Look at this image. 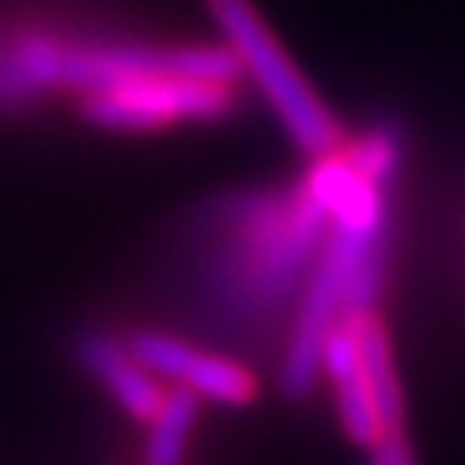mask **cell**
Returning a JSON list of instances; mask_svg holds the SVG:
<instances>
[{"mask_svg":"<svg viewBox=\"0 0 465 465\" xmlns=\"http://www.w3.org/2000/svg\"><path fill=\"white\" fill-rule=\"evenodd\" d=\"M321 366L328 369V376L334 382L338 414H341V424H345L349 438L372 449L386 431H382L380 414H376L372 397H369L362 362H359V349H355V334H351V324L345 317H338V324L324 338Z\"/></svg>","mask_w":465,"mask_h":465,"instance_id":"52a82bcc","label":"cell"},{"mask_svg":"<svg viewBox=\"0 0 465 465\" xmlns=\"http://www.w3.org/2000/svg\"><path fill=\"white\" fill-rule=\"evenodd\" d=\"M345 159L366 176L369 183L390 190L403 163V132L397 121H376L372 128L345 145Z\"/></svg>","mask_w":465,"mask_h":465,"instance_id":"9c48e42d","label":"cell"},{"mask_svg":"<svg viewBox=\"0 0 465 465\" xmlns=\"http://www.w3.org/2000/svg\"><path fill=\"white\" fill-rule=\"evenodd\" d=\"M351 324L355 334V349H359V362H362V376H366L369 397L380 414L382 431H403V393H400V380L393 372V355H390V341L382 331L376 314H341Z\"/></svg>","mask_w":465,"mask_h":465,"instance_id":"ba28073f","label":"cell"},{"mask_svg":"<svg viewBox=\"0 0 465 465\" xmlns=\"http://www.w3.org/2000/svg\"><path fill=\"white\" fill-rule=\"evenodd\" d=\"M203 232L211 234L197 266L203 311L245 331L280 314L297 282L314 272L331 217L297 183L214 200L203 211Z\"/></svg>","mask_w":465,"mask_h":465,"instance_id":"6da1fadb","label":"cell"},{"mask_svg":"<svg viewBox=\"0 0 465 465\" xmlns=\"http://www.w3.org/2000/svg\"><path fill=\"white\" fill-rule=\"evenodd\" d=\"M76 351H80L84 366L111 390V397L128 414L138 417V420H152V417L159 414L166 393L159 390V382L152 380L149 369L128 351V345L114 341L111 334L84 331L76 338Z\"/></svg>","mask_w":465,"mask_h":465,"instance_id":"8992f818","label":"cell"},{"mask_svg":"<svg viewBox=\"0 0 465 465\" xmlns=\"http://www.w3.org/2000/svg\"><path fill=\"white\" fill-rule=\"evenodd\" d=\"M197 414V397L190 390H173L166 393L159 414L152 417V434H149V459L145 465H180L183 459V441L190 434Z\"/></svg>","mask_w":465,"mask_h":465,"instance_id":"30bf717a","label":"cell"},{"mask_svg":"<svg viewBox=\"0 0 465 465\" xmlns=\"http://www.w3.org/2000/svg\"><path fill=\"white\" fill-rule=\"evenodd\" d=\"M124 345L149 372L176 380L193 397L232 403V407H242L255 397L252 372L224 355H207V351L193 349L180 338H169L163 331H134Z\"/></svg>","mask_w":465,"mask_h":465,"instance_id":"5b68a950","label":"cell"},{"mask_svg":"<svg viewBox=\"0 0 465 465\" xmlns=\"http://www.w3.org/2000/svg\"><path fill=\"white\" fill-rule=\"evenodd\" d=\"M369 465H414V455H411V445H407V438L403 431H386L372 445V459Z\"/></svg>","mask_w":465,"mask_h":465,"instance_id":"8fae6325","label":"cell"},{"mask_svg":"<svg viewBox=\"0 0 465 465\" xmlns=\"http://www.w3.org/2000/svg\"><path fill=\"white\" fill-rule=\"evenodd\" d=\"M386 234H390V228L362 232V228L331 224L328 242L317 255L314 272H311L303 300H300L293 338H290L286 355H282L280 386L286 397L300 400L314 390L324 338H328V331L338 324V317L345 311V290H349L351 272L369 252L386 245Z\"/></svg>","mask_w":465,"mask_h":465,"instance_id":"3957f363","label":"cell"},{"mask_svg":"<svg viewBox=\"0 0 465 465\" xmlns=\"http://www.w3.org/2000/svg\"><path fill=\"white\" fill-rule=\"evenodd\" d=\"M80 114L90 124L117 132H152L173 121H221L238 107V86L183 80V76H149L132 84L94 90L80 97Z\"/></svg>","mask_w":465,"mask_h":465,"instance_id":"277c9868","label":"cell"},{"mask_svg":"<svg viewBox=\"0 0 465 465\" xmlns=\"http://www.w3.org/2000/svg\"><path fill=\"white\" fill-rule=\"evenodd\" d=\"M207 7L221 25L224 38L232 42L238 63L245 66V73L276 107L282 128L290 132V138L300 149L314 159H328V155L345 152L349 138L341 132V124L317 100L311 84L300 76V69L290 63V55L282 52L276 35L262 25V17L255 15L249 0H207Z\"/></svg>","mask_w":465,"mask_h":465,"instance_id":"7a4b0ae2","label":"cell"}]
</instances>
